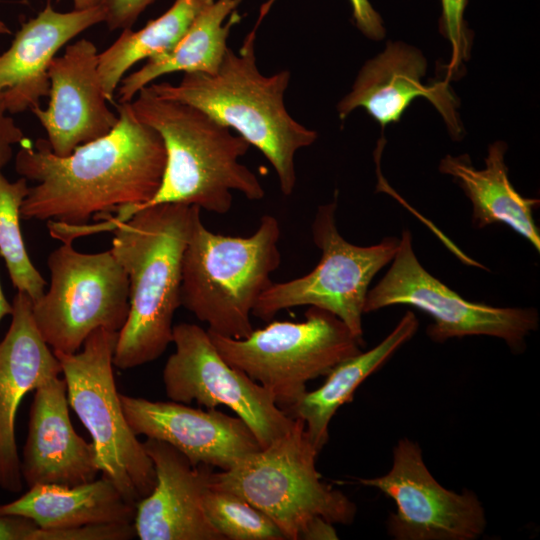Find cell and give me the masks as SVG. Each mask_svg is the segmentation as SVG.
<instances>
[{"label":"cell","instance_id":"6da1fadb","mask_svg":"<svg viewBox=\"0 0 540 540\" xmlns=\"http://www.w3.org/2000/svg\"><path fill=\"white\" fill-rule=\"evenodd\" d=\"M116 109L118 121L107 135L67 156L54 154L45 139L25 138L15 169L36 185L21 205V218L72 226L105 218L99 231H112L154 197L166 163L162 138L139 120L130 102Z\"/></svg>","mask_w":540,"mask_h":540},{"label":"cell","instance_id":"7a4b0ae2","mask_svg":"<svg viewBox=\"0 0 540 540\" xmlns=\"http://www.w3.org/2000/svg\"><path fill=\"white\" fill-rule=\"evenodd\" d=\"M199 207L162 203L142 208L113 229L111 250L129 282V312L113 365L131 369L159 358L173 339L181 306L182 258Z\"/></svg>","mask_w":540,"mask_h":540},{"label":"cell","instance_id":"3957f363","mask_svg":"<svg viewBox=\"0 0 540 540\" xmlns=\"http://www.w3.org/2000/svg\"><path fill=\"white\" fill-rule=\"evenodd\" d=\"M258 27L245 37L238 53L228 48L214 74L184 73L177 84L151 83L156 95L192 105L243 137L273 166L281 192L296 186L295 155L310 146L317 133L297 122L287 111L284 94L290 72L263 75L256 62Z\"/></svg>","mask_w":540,"mask_h":540},{"label":"cell","instance_id":"277c9868","mask_svg":"<svg viewBox=\"0 0 540 540\" xmlns=\"http://www.w3.org/2000/svg\"><path fill=\"white\" fill-rule=\"evenodd\" d=\"M130 104L139 120L160 135L166 151L160 187L140 209L176 203L222 215L232 207V191L249 200L264 198L258 177L239 162L250 148L243 137L202 110L148 87Z\"/></svg>","mask_w":540,"mask_h":540},{"label":"cell","instance_id":"5b68a950","mask_svg":"<svg viewBox=\"0 0 540 540\" xmlns=\"http://www.w3.org/2000/svg\"><path fill=\"white\" fill-rule=\"evenodd\" d=\"M280 224L264 215L248 237L214 233L200 212L182 258L181 306L208 325L207 331L242 339L254 330L253 308L281 263Z\"/></svg>","mask_w":540,"mask_h":540},{"label":"cell","instance_id":"8992f818","mask_svg":"<svg viewBox=\"0 0 540 540\" xmlns=\"http://www.w3.org/2000/svg\"><path fill=\"white\" fill-rule=\"evenodd\" d=\"M319 451L301 419L271 444L242 457L233 467L209 474L210 488L234 493L265 513L286 540H299L316 518L349 524L355 504L324 483L316 469Z\"/></svg>","mask_w":540,"mask_h":540},{"label":"cell","instance_id":"52a82bcc","mask_svg":"<svg viewBox=\"0 0 540 540\" xmlns=\"http://www.w3.org/2000/svg\"><path fill=\"white\" fill-rule=\"evenodd\" d=\"M117 335L99 328L87 337L82 351L53 352L61 365L69 406L92 437L100 472L136 505L153 490L156 474L122 409L113 373Z\"/></svg>","mask_w":540,"mask_h":540},{"label":"cell","instance_id":"ba28073f","mask_svg":"<svg viewBox=\"0 0 540 540\" xmlns=\"http://www.w3.org/2000/svg\"><path fill=\"white\" fill-rule=\"evenodd\" d=\"M208 333L223 359L271 392L285 412L308 381L326 376L364 344L336 315L312 306L302 322L273 321L242 339Z\"/></svg>","mask_w":540,"mask_h":540},{"label":"cell","instance_id":"9c48e42d","mask_svg":"<svg viewBox=\"0 0 540 540\" xmlns=\"http://www.w3.org/2000/svg\"><path fill=\"white\" fill-rule=\"evenodd\" d=\"M47 265L50 285L32 302V315L54 352H78L99 328L119 332L129 312V282L111 249L83 253L64 241Z\"/></svg>","mask_w":540,"mask_h":540},{"label":"cell","instance_id":"30bf717a","mask_svg":"<svg viewBox=\"0 0 540 540\" xmlns=\"http://www.w3.org/2000/svg\"><path fill=\"white\" fill-rule=\"evenodd\" d=\"M337 199L318 207L312 237L321 259L308 274L286 282H272L258 298L252 315L270 321L278 312L312 306L341 319L355 337L363 340L362 315L375 275L394 258L399 238L386 237L372 246L348 242L336 224Z\"/></svg>","mask_w":540,"mask_h":540},{"label":"cell","instance_id":"8fae6325","mask_svg":"<svg viewBox=\"0 0 540 540\" xmlns=\"http://www.w3.org/2000/svg\"><path fill=\"white\" fill-rule=\"evenodd\" d=\"M384 277L368 290L364 313L393 305H408L429 314L427 334L435 342L470 335L493 336L520 350L538 327L532 308H502L471 302L431 275L418 261L410 231L399 238L397 252Z\"/></svg>","mask_w":540,"mask_h":540},{"label":"cell","instance_id":"7c38bea8","mask_svg":"<svg viewBox=\"0 0 540 540\" xmlns=\"http://www.w3.org/2000/svg\"><path fill=\"white\" fill-rule=\"evenodd\" d=\"M175 352L163 369L171 401H196L207 409L224 405L250 428L261 448L293 426L294 418L277 405L274 396L220 355L207 330L191 323L173 326Z\"/></svg>","mask_w":540,"mask_h":540},{"label":"cell","instance_id":"4fadbf2b","mask_svg":"<svg viewBox=\"0 0 540 540\" xmlns=\"http://www.w3.org/2000/svg\"><path fill=\"white\" fill-rule=\"evenodd\" d=\"M391 498L396 511L387 521L398 540H474L486 528L484 508L470 490L443 487L428 470L419 445L401 439L393 449L391 469L382 476L359 479Z\"/></svg>","mask_w":540,"mask_h":540},{"label":"cell","instance_id":"5bb4252c","mask_svg":"<svg viewBox=\"0 0 540 540\" xmlns=\"http://www.w3.org/2000/svg\"><path fill=\"white\" fill-rule=\"evenodd\" d=\"M98 54L95 44L85 38L68 45L48 69V106L31 109L58 156L107 135L118 121L104 93Z\"/></svg>","mask_w":540,"mask_h":540},{"label":"cell","instance_id":"9a60e30c","mask_svg":"<svg viewBox=\"0 0 540 540\" xmlns=\"http://www.w3.org/2000/svg\"><path fill=\"white\" fill-rule=\"evenodd\" d=\"M125 418L136 435L164 441L193 466L228 470L245 455L261 448L238 416L202 410L175 401H152L120 394Z\"/></svg>","mask_w":540,"mask_h":540},{"label":"cell","instance_id":"2e32d148","mask_svg":"<svg viewBox=\"0 0 540 540\" xmlns=\"http://www.w3.org/2000/svg\"><path fill=\"white\" fill-rule=\"evenodd\" d=\"M143 446L153 462L156 484L136 504V536L141 540H224L203 508L212 467L193 466L164 441L147 438Z\"/></svg>","mask_w":540,"mask_h":540},{"label":"cell","instance_id":"e0dca14e","mask_svg":"<svg viewBox=\"0 0 540 540\" xmlns=\"http://www.w3.org/2000/svg\"><path fill=\"white\" fill-rule=\"evenodd\" d=\"M32 302L18 291L9 329L0 342V487L14 493L23 487L15 438L19 405L28 392L62 374L58 358L34 322Z\"/></svg>","mask_w":540,"mask_h":540},{"label":"cell","instance_id":"ac0fdd59","mask_svg":"<svg viewBox=\"0 0 540 540\" xmlns=\"http://www.w3.org/2000/svg\"><path fill=\"white\" fill-rule=\"evenodd\" d=\"M100 472L92 442L74 430L66 382L55 377L35 390L21 461L28 487L40 484L75 486Z\"/></svg>","mask_w":540,"mask_h":540},{"label":"cell","instance_id":"d6986e66","mask_svg":"<svg viewBox=\"0 0 540 540\" xmlns=\"http://www.w3.org/2000/svg\"><path fill=\"white\" fill-rule=\"evenodd\" d=\"M426 69V59L419 50L401 42H388L383 52L362 66L351 91L338 103L340 119L362 108L384 128L397 123L416 98L425 97L457 136L460 126L455 98L446 82L424 84Z\"/></svg>","mask_w":540,"mask_h":540},{"label":"cell","instance_id":"ffe728a7","mask_svg":"<svg viewBox=\"0 0 540 540\" xmlns=\"http://www.w3.org/2000/svg\"><path fill=\"white\" fill-rule=\"evenodd\" d=\"M101 5L69 12L50 2L18 30L0 54V92L7 111L16 114L39 105L49 95L48 69L56 53L90 27L104 22Z\"/></svg>","mask_w":540,"mask_h":540},{"label":"cell","instance_id":"44dd1931","mask_svg":"<svg viewBox=\"0 0 540 540\" xmlns=\"http://www.w3.org/2000/svg\"><path fill=\"white\" fill-rule=\"evenodd\" d=\"M505 152L506 144L496 141L488 148L483 169H476L467 155H447L441 160L439 170L452 176L470 200L472 223L476 228L506 224L539 252L540 234L533 217L539 200L523 197L513 187L505 164Z\"/></svg>","mask_w":540,"mask_h":540},{"label":"cell","instance_id":"7402d4cb","mask_svg":"<svg viewBox=\"0 0 540 540\" xmlns=\"http://www.w3.org/2000/svg\"><path fill=\"white\" fill-rule=\"evenodd\" d=\"M0 514L26 517L42 529H63L88 524H134L136 505L102 475L75 486L35 485L18 499L0 504Z\"/></svg>","mask_w":540,"mask_h":540},{"label":"cell","instance_id":"603a6c76","mask_svg":"<svg viewBox=\"0 0 540 540\" xmlns=\"http://www.w3.org/2000/svg\"><path fill=\"white\" fill-rule=\"evenodd\" d=\"M241 0H214L193 20L185 34L167 52L154 56L125 76L117 89L118 103H129L157 78L182 71L214 74L228 50L231 28L241 20Z\"/></svg>","mask_w":540,"mask_h":540},{"label":"cell","instance_id":"cb8c5ba5","mask_svg":"<svg viewBox=\"0 0 540 540\" xmlns=\"http://www.w3.org/2000/svg\"><path fill=\"white\" fill-rule=\"evenodd\" d=\"M418 325L415 314L407 311L379 344L338 363L326 375L321 387L306 391L287 410L289 416L304 422L306 433L319 452L328 440V427L337 410L351 401L360 384L413 337Z\"/></svg>","mask_w":540,"mask_h":540},{"label":"cell","instance_id":"d4e9b609","mask_svg":"<svg viewBox=\"0 0 540 540\" xmlns=\"http://www.w3.org/2000/svg\"><path fill=\"white\" fill-rule=\"evenodd\" d=\"M214 0H175L173 5L143 28L123 29L120 36L98 54V71L108 102H113L121 80L136 63L170 50L195 17Z\"/></svg>","mask_w":540,"mask_h":540},{"label":"cell","instance_id":"484cf974","mask_svg":"<svg viewBox=\"0 0 540 540\" xmlns=\"http://www.w3.org/2000/svg\"><path fill=\"white\" fill-rule=\"evenodd\" d=\"M28 180H8L0 171V255L13 286L34 302L45 292L47 282L32 264L20 228V208L29 193Z\"/></svg>","mask_w":540,"mask_h":540},{"label":"cell","instance_id":"4316f807","mask_svg":"<svg viewBox=\"0 0 540 540\" xmlns=\"http://www.w3.org/2000/svg\"><path fill=\"white\" fill-rule=\"evenodd\" d=\"M203 508L224 540H286L265 513L234 493L208 486L203 495Z\"/></svg>","mask_w":540,"mask_h":540},{"label":"cell","instance_id":"83f0119b","mask_svg":"<svg viewBox=\"0 0 540 540\" xmlns=\"http://www.w3.org/2000/svg\"><path fill=\"white\" fill-rule=\"evenodd\" d=\"M467 2L468 0H440L439 29L452 48L450 72H455L460 62L469 54L471 35L464 18Z\"/></svg>","mask_w":540,"mask_h":540},{"label":"cell","instance_id":"f1b7e54d","mask_svg":"<svg viewBox=\"0 0 540 540\" xmlns=\"http://www.w3.org/2000/svg\"><path fill=\"white\" fill-rule=\"evenodd\" d=\"M136 536L134 524H88L63 529L37 528L33 540H129Z\"/></svg>","mask_w":540,"mask_h":540},{"label":"cell","instance_id":"f546056e","mask_svg":"<svg viewBox=\"0 0 540 540\" xmlns=\"http://www.w3.org/2000/svg\"><path fill=\"white\" fill-rule=\"evenodd\" d=\"M276 0H268L261 6L256 26H259ZM356 27L368 38L380 40L385 35L383 20L369 0H349Z\"/></svg>","mask_w":540,"mask_h":540},{"label":"cell","instance_id":"4dcf8cb0","mask_svg":"<svg viewBox=\"0 0 540 540\" xmlns=\"http://www.w3.org/2000/svg\"><path fill=\"white\" fill-rule=\"evenodd\" d=\"M155 0H100L104 23L110 30L131 28L143 11Z\"/></svg>","mask_w":540,"mask_h":540},{"label":"cell","instance_id":"1f68e13d","mask_svg":"<svg viewBox=\"0 0 540 540\" xmlns=\"http://www.w3.org/2000/svg\"><path fill=\"white\" fill-rule=\"evenodd\" d=\"M24 140L23 131L7 111L3 94L0 92V171L11 160L14 146Z\"/></svg>","mask_w":540,"mask_h":540},{"label":"cell","instance_id":"d6a6232c","mask_svg":"<svg viewBox=\"0 0 540 540\" xmlns=\"http://www.w3.org/2000/svg\"><path fill=\"white\" fill-rule=\"evenodd\" d=\"M37 528L26 517L0 514V540H33Z\"/></svg>","mask_w":540,"mask_h":540},{"label":"cell","instance_id":"836d02e7","mask_svg":"<svg viewBox=\"0 0 540 540\" xmlns=\"http://www.w3.org/2000/svg\"><path fill=\"white\" fill-rule=\"evenodd\" d=\"M303 540H330L338 539L336 530L333 527V523L327 521L324 518L314 519L305 530Z\"/></svg>","mask_w":540,"mask_h":540},{"label":"cell","instance_id":"e575fe53","mask_svg":"<svg viewBox=\"0 0 540 540\" xmlns=\"http://www.w3.org/2000/svg\"><path fill=\"white\" fill-rule=\"evenodd\" d=\"M12 311H13V306L6 299L0 285V322L4 317L11 315Z\"/></svg>","mask_w":540,"mask_h":540},{"label":"cell","instance_id":"d590c367","mask_svg":"<svg viewBox=\"0 0 540 540\" xmlns=\"http://www.w3.org/2000/svg\"><path fill=\"white\" fill-rule=\"evenodd\" d=\"M74 9H88L100 4V0H72Z\"/></svg>","mask_w":540,"mask_h":540},{"label":"cell","instance_id":"8d00e7d4","mask_svg":"<svg viewBox=\"0 0 540 540\" xmlns=\"http://www.w3.org/2000/svg\"><path fill=\"white\" fill-rule=\"evenodd\" d=\"M10 33L8 25L0 18V35H6Z\"/></svg>","mask_w":540,"mask_h":540}]
</instances>
